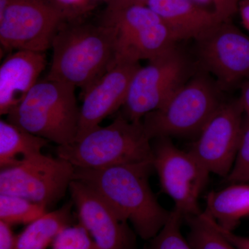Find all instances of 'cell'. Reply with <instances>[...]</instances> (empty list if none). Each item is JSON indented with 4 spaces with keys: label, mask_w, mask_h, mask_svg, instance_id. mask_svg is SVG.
<instances>
[{
    "label": "cell",
    "mask_w": 249,
    "mask_h": 249,
    "mask_svg": "<svg viewBox=\"0 0 249 249\" xmlns=\"http://www.w3.org/2000/svg\"><path fill=\"white\" fill-rule=\"evenodd\" d=\"M248 82H249V80H248Z\"/></svg>",
    "instance_id": "d6a6232c"
},
{
    "label": "cell",
    "mask_w": 249,
    "mask_h": 249,
    "mask_svg": "<svg viewBox=\"0 0 249 249\" xmlns=\"http://www.w3.org/2000/svg\"><path fill=\"white\" fill-rule=\"evenodd\" d=\"M47 208L17 196L0 193V220L14 224H29L46 213Z\"/></svg>",
    "instance_id": "44dd1931"
},
{
    "label": "cell",
    "mask_w": 249,
    "mask_h": 249,
    "mask_svg": "<svg viewBox=\"0 0 249 249\" xmlns=\"http://www.w3.org/2000/svg\"><path fill=\"white\" fill-rule=\"evenodd\" d=\"M190 66L176 47L139 67L134 73L123 115L132 122L160 109L188 80Z\"/></svg>",
    "instance_id": "8992f818"
},
{
    "label": "cell",
    "mask_w": 249,
    "mask_h": 249,
    "mask_svg": "<svg viewBox=\"0 0 249 249\" xmlns=\"http://www.w3.org/2000/svg\"><path fill=\"white\" fill-rule=\"evenodd\" d=\"M238 11L240 12L242 24L249 32V0H242L240 1Z\"/></svg>",
    "instance_id": "f1b7e54d"
},
{
    "label": "cell",
    "mask_w": 249,
    "mask_h": 249,
    "mask_svg": "<svg viewBox=\"0 0 249 249\" xmlns=\"http://www.w3.org/2000/svg\"><path fill=\"white\" fill-rule=\"evenodd\" d=\"M147 6L169 28L177 41L196 39L224 21L192 0H149Z\"/></svg>",
    "instance_id": "2e32d148"
},
{
    "label": "cell",
    "mask_w": 249,
    "mask_h": 249,
    "mask_svg": "<svg viewBox=\"0 0 249 249\" xmlns=\"http://www.w3.org/2000/svg\"><path fill=\"white\" fill-rule=\"evenodd\" d=\"M152 162L116 165L101 169L75 168L74 178L95 190L143 240H152L168 220L152 193L149 175Z\"/></svg>",
    "instance_id": "6da1fadb"
},
{
    "label": "cell",
    "mask_w": 249,
    "mask_h": 249,
    "mask_svg": "<svg viewBox=\"0 0 249 249\" xmlns=\"http://www.w3.org/2000/svg\"><path fill=\"white\" fill-rule=\"evenodd\" d=\"M239 101L243 109L244 113L246 114V118L249 119V82H247L243 87Z\"/></svg>",
    "instance_id": "f546056e"
},
{
    "label": "cell",
    "mask_w": 249,
    "mask_h": 249,
    "mask_svg": "<svg viewBox=\"0 0 249 249\" xmlns=\"http://www.w3.org/2000/svg\"><path fill=\"white\" fill-rule=\"evenodd\" d=\"M74 173L70 162L40 152L1 170L0 193L21 196L47 209L63 197Z\"/></svg>",
    "instance_id": "ba28073f"
},
{
    "label": "cell",
    "mask_w": 249,
    "mask_h": 249,
    "mask_svg": "<svg viewBox=\"0 0 249 249\" xmlns=\"http://www.w3.org/2000/svg\"><path fill=\"white\" fill-rule=\"evenodd\" d=\"M63 1H65V2H73V1H76L77 0H62Z\"/></svg>",
    "instance_id": "4dcf8cb0"
},
{
    "label": "cell",
    "mask_w": 249,
    "mask_h": 249,
    "mask_svg": "<svg viewBox=\"0 0 249 249\" xmlns=\"http://www.w3.org/2000/svg\"><path fill=\"white\" fill-rule=\"evenodd\" d=\"M73 201L37 218L17 235L15 249H47L65 228L71 225Z\"/></svg>",
    "instance_id": "d6986e66"
},
{
    "label": "cell",
    "mask_w": 249,
    "mask_h": 249,
    "mask_svg": "<svg viewBox=\"0 0 249 249\" xmlns=\"http://www.w3.org/2000/svg\"><path fill=\"white\" fill-rule=\"evenodd\" d=\"M204 213L219 227L233 230L239 222L249 216V183H232L206 196Z\"/></svg>",
    "instance_id": "e0dca14e"
},
{
    "label": "cell",
    "mask_w": 249,
    "mask_h": 249,
    "mask_svg": "<svg viewBox=\"0 0 249 249\" xmlns=\"http://www.w3.org/2000/svg\"><path fill=\"white\" fill-rule=\"evenodd\" d=\"M47 78L85 89L116 61L112 28L78 26L57 31Z\"/></svg>",
    "instance_id": "7a4b0ae2"
},
{
    "label": "cell",
    "mask_w": 249,
    "mask_h": 249,
    "mask_svg": "<svg viewBox=\"0 0 249 249\" xmlns=\"http://www.w3.org/2000/svg\"><path fill=\"white\" fill-rule=\"evenodd\" d=\"M231 183H249V119L244 121L233 166L227 178Z\"/></svg>",
    "instance_id": "cb8c5ba5"
},
{
    "label": "cell",
    "mask_w": 249,
    "mask_h": 249,
    "mask_svg": "<svg viewBox=\"0 0 249 249\" xmlns=\"http://www.w3.org/2000/svg\"><path fill=\"white\" fill-rule=\"evenodd\" d=\"M60 18L58 10L39 0H11L0 15V43L7 50L45 52Z\"/></svg>",
    "instance_id": "30bf717a"
},
{
    "label": "cell",
    "mask_w": 249,
    "mask_h": 249,
    "mask_svg": "<svg viewBox=\"0 0 249 249\" xmlns=\"http://www.w3.org/2000/svg\"><path fill=\"white\" fill-rule=\"evenodd\" d=\"M244 110L240 101L222 103L189 152L209 173L227 178L240 144Z\"/></svg>",
    "instance_id": "8fae6325"
},
{
    "label": "cell",
    "mask_w": 249,
    "mask_h": 249,
    "mask_svg": "<svg viewBox=\"0 0 249 249\" xmlns=\"http://www.w3.org/2000/svg\"><path fill=\"white\" fill-rule=\"evenodd\" d=\"M223 103L219 90L204 73L188 80L168 102L142 119L150 140L199 133Z\"/></svg>",
    "instance_id": "5b68a950"
},
{
    "label": "cell",
    "mask_w": 249,
    "mask_h": 249,
    "mask_svg": "<svg viewBox=\"0 0 249 249\" xmlns=\"http://www.w3.org/2000/svg\"><path fill=\"white\" fill-rule=\"evenodd\" d=\"M216 226L223 235L230 241L231 243L235 247L236 249H249V237L236 235L231 231L222 229L218 225L217 223H216Z\"/></svg>",
    "instance_id": "4316f807"
},
{
    "label": "cell",
    "mask_w": 249,
    "mask_h": 249,
    "mask_svg": "<svg viewBox=\"0 0 249 249\" xmlns=\"http://www.w3.org/2000/svg\"><path fill=\"white\" fill-rule=\"evenodd\" d=\"M196 41L201 65L221 86L249 78V37L230 20L219 22Z\"/></svg>",
    "instance_id": "7c38bea8"
},
{
    "label": "cell",
    "mask_w": 249,
    "mask_h": 249,
    "mask_svg": "<svg viewBox=\"0 0 249 249\" xmlns=\"http://www.w3.org/2000/svg\"><path fill=\"white\" fill-rule=\"evenodd\" d=\"M109 9H121L134 6H147L149 0H109Z\"/></svg>",
    "instance_id": "83f0119b"
},
{
    "label": "cell",
    "mask_w": 249,
    "mask_h": 249,
    "mask_svg": "<svg viewBox=\"0 0 249 249\" xmlns=\"http://www.w3.org/2000/svg\"><path fill=\"white\" fill-rule=\"evenodd\" d=\"M186 218L190 228L188 241L193 249H236L204 212Z\"/></svg>",
    "instance_id": "ffe728a7"
},
{
    "label": "cell",
    "mask_w": 249,
    "mask_h": 249,
    "mask_svg": "<svg viewBox=\"0 0 249 249\" xmlns=\"http://www.w3.org/2000/svg\"><path fill=\"white\" fill-rule=\"evenodd\" d=\"M11 226L0 220V249H15L17 236L14 235Z\"/></svg>",
    "instance_id": "484cf974"
},
{
    "label": "cell",
    "mask_w": 249,
    "mask_h": 249,
    "mask_svg": "<svg viewBox=\"0 0 249 249\" xmlns=\"http://www.w3.org/2000/svg\"><path fill=\"white\" fill-rule=\"evenodd\" d=\"M106 25L116 37V60H153L176 47L173 33L147 6L109 9Z\"/></svg>",
    "instance_id": "52a82bcc"
},
{
    "label": "cell",
    "mask_w": 249,
    "mask_h": 249,
    "mask_svg": "<svg viewBox=\"0 0 249 249\" xmlns=\"http://www.w3.org/2000/svg\"><path fill=\"white\" fill-rule=\"evenodd\" d=\"M49 142L8 121H0L1 170L16 166L28 157L40 153Z\"/></svg>",
    "instance_id": "ac0fdd59"
},
{
    "label": "cell",
    "mask_w": 249,
    "mask_h": 249,
    "mask_svg": "<svg viewBox=\"0 0 249 249\" xmlns=\"http://www.w3.org/2000/svg\"><path fill=\"white\" fill-rule=\"evenodd\" d=\"M150 139L142 121L132 122L122 114L73 143L59 145L58 157L75 168L101 169L116 165L152 162Z\"/></svg>",
    "instance_id": "3957f363"
},
{
    "label": "cell",
    "mask_w": 249,
    "mask_h": 249,
    "mask_svg": "<svg viewBox=\"0 0 249 249\" xmlns=\"http://www.w3.org/2000/svg\"><path fill=\"white\" fill-rule=\"evenodd\" d=\"M184 216L178 210L170 211L164 226L150 241L148 249H193L181 232V222Z\"/></svg>",
    "instance_id": "7402d4cb"
},
{
    "label": "cell",
    "mask_w": 249,
    "mask_h": 249,
    "mask_svg": "<svg viewBox=\"0 0 249 249\" xmlns=\"http://www.w3.org/2000/svg\"><path fill=\"white\" fill-rule=\"evenodd\" d=\"M140 67L138 62L116 60L107 71L83 89L75 142L101 127V121L124 107L131 81Z\"/></svg>",
    "instance_id": "4fadbf2b"
},
{
    "label": "cell",
    "mask_w": 249,
    "mask_h": 249,
    "mask_svg": "<svg viewBox=\"0 0 249 249\" xmlns=\"http://www.w3.org/2000/svg\"><path fill=\"white\" fill-rule=\"evenodd\" d=\"M52 247V249H101L80 223L65 228L55 237Z\"/></svg>",
    "instance_id": "603a6c76"
},
{
    "label": "cell",
    "mask_w": 249,
    "mask_h": 249,
    "mask_svg": "<svg viewBox=\"0 0 249 249\" xmlns=\"http://www.w3.org/2000/svg\"><path fill=\"white\" fill-rule=\"evenodd\" d=\"M236 1H237V3H240V1H242V0H235Z\"/></svg>",
    "instance_id": "1f68e13d"
},
{
    "label": "cell",
    "mask_w": 249,
    "mask_h": 249,
    "mask_svg": "<svg viewBox=\"0 0 249 249\" xmlns=\"http://www.w3.org/2000/svg\"><path fill=\"white\" fill-rule=\"evenodd\" d=\"M79 223L101 249H136L133 232L107 201L92 188L73 179L69 187Z\"/></svg>",
    "instance_id": "5bb4252c"
},
{
    "label": "cell",
    "mask_w": 249,
    "mask_h": 249,
    "mask_svg": "<svg viewBox=\"0 0 249 249\" xmlns=\"http://www.w3.org/2000/svg\"><path fill=\"white\" fill-rule=\"evenodd\" d=\"M76 87L58 80L37 82L7 114V120L59 145L73 143L79 124Z\"/></svg>",
    "instance_id": "277c9868"
},
{
    "label": "cell",
    "mask_w": 249,
    "mask_h": 249,
    "mask_svg": "<svg viewBox=\"0 0 249 249\" xmlns=\"http://www.w3.org/2000/svg\"><path fill=\"white\" fill-rule=\"evenodd\" d=\"M196 4L219 15L224 21L231 18L238 11L239 4L235 0H192Z\"/></svg>",
    "instance_id": "d4e9b609"
},
{
    "label": "cell",
    "mask_w": 249,
    "mask_h": 249,
    "mask_svg": "<svg viewBox=\"0 0 249 249\" xmlns=\"http://www.w3.org/2000/svg\"><path fill=\"white\" fill-rule=\"evenodd\" d=\"M45 52L15 51L0 67V114L7 115L24 99L45 70Z\"/></svg>",
    "instance_id": "9a60e30c"
},
{
    "label": "cell",
    "mask_w": 249,
    "mask_h": 249,
    "mask_svg": "<svg viewBox=\"0 0 249 249\" xmlns=\"http://www.w3.org/2000/svg\"><path fill=\"white\" fill-rule=\"evenodd\" d=\"M157 140L152 147V164L162 190L184 217L201 213L198 201L210 173L191 152L180 150L168 137Z\"/></svg>",
    "instance_id": "9c48e42d"
}]
</instances>
